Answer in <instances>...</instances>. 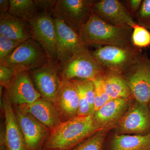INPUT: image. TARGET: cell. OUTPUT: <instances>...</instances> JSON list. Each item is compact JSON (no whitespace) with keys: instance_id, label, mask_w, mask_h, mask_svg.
I'll use <instances>...</instances> for the list:
<instances>
[{"instance_id":"cell-1","label":"cell","mask_w":150,"mask_h":150,"mask_svg":"<svg viewBox=\"0 0 150 150\" xmlns=\"http://www.w3.org/2000/svg\"><path fill=\"white\" fill-rule=\"evenodd\" d=\"M133 28L112 25L94 13L83 25L79 33L82 42L89 46H134L131 40Z\"/></svg>"},{"instance_id":"cell-2","label":"cell","mask_w":150,"mask_h":150,"mask_svg":"<svg viewBox=\"0 0 150 150\" xmlns=\"http://www.w3.org/2000/svg\"><path fill=\"white\" fill-rule=\"evenodd\" d=\"M102 129L95 122L93 115L76 116L51 131L44 147L70 150Z\"/></svg>"},{"instance_id":"cell-3","label":"cell","mask_w":150,"mask_h":150,"mask_svg":"<svg viewBox=\"0 0 150 150\" xmlns=\"http://www.w3.org/2000/svg\"><path fill=\"white\" fill-rule=\"evenodd\" d=\"M91 52L106 70L121 74L137 65L144 57L141 49L134 46H101Z\"/></svg>"},{"instance_id":"cell-4","label":"cell","mask_w":150,"mask_h":150,"mask_svg":"<svg viewBox=\"0 0 150 150\" xmlns=\"http://www.w3.org/2000/svg\"><path fill=\"white\" fill-rule=\"evenodd\" d=\"M45 51L32 38L22 42L7 57L0 61L16 73L29 71L43 66L50 60Z\"/></svg>"},{"instance_id":"cell-5","label":"cell","mask_w":150,"mask_h":150,"mask_svg":"<svg viewBox=\"0 0 150 150\" xmlns=\"http://www.w3.org/2000/svg\"><path fill=\"white\" fill-rule=\"evenodd\" d=\"M93 0H56L51 11L54 18L62 21L79 34L83 25L89 19Z\"/></svg>"},{"instance_id":"cell-6","label":"cell","mask_w":150,"mask_h":150,"mask_svg":"<svg viewBox=\"0 0 150 150\" xmlns=\"http://www.w3.org/2000/svg\"><path fill=\"white\" fill-rule=\"evenodd\" d=\"M107 70L86 48L73 56L60 69V76L68 80H93L104 76Z\"/></svg>"},{"instance_id":"cell-7","label":"cell","mask_w":150,"mask_h":150,"mask_svg":"<svg viewBox=\"0 0 150 150\" xmlns=\"http://www.w3.org/2000/svg\"><path fill=\"white\" fill-rule=\"evenodd\" d=\"M61 67L58 59L50 60L41 67L28 71L41 97L54 105L62 80L60 74Z\"/></svg>"},{"instance_id":"cell-8","label":"cell","mask_w":150,"mask_h":150,"mask_svg":"<svg viewBox=\"0 0 150 150\" xmlns=\"http://www.w3.org/2000/svg\"><path fill=\"white\" fill-rule=\"evenodd\" d=\"M118 134L144 135L150 134V110L147 105L136 101L116 123Z\"/></svg>"},{"instance_id":"cell-9","label":"cell","mask_w":150,"mask_h":150,"mask_svg":"<svg viewBox=\"0 0 150 150\" xmlns=\"http://www.w3.org/2000/svg\"><path fill=\"white\" fill-rule=\"evenodd\" d=\"M29 24L32 30V39L40 44L50 60L57 59L56 29L51 13L39 12Z\"/></svg>"},{"instance_id":"cell-10","label":"cell","mask_w":150,"mask_h":150,"mask_svg":"<svg viewBox=\"0 0 150 150\" xmlns=\"http://www.w3.org/2000/svg\"><path fill=\"white\" fill-rule=\"evenodd\" d=\"M27 150H40L44 147L51 131L31 114L18 106L14 108Z\"/></svg>"},{"instance_id":"cell-11","label":"cell","mask_w":150,"mask_h":150,"mask_svg":"<svg viewBox=\"0 0 150 150\" xmlns=\"http://www.w3.org/2000/svg\"><path fill=\"white\" fill-rule=\"evenodd\" d=\"M54 21L57 59L63 65L76 54L87 47L82 42L79 34L62 21L54 18Z\"/></svg>"},{"instance_id":"cell-12","label":"cell","mask_w":150,"mask_h":150,"mask_svg":"<svg viewBox=\"0 0 150 150\" xmlns=\"http://www.w3.org/2000/svg\"><path fill=\"white\" fill-rule=\"evenodd\" d=\"M126 73V72H125ZM125 77L136 101L146 105L150 101V62L144 57L126 72Z\"/></svg>"},{"instance_id":"cell-13","label":"cell","mask_w":150,"mask_h":150,"mask_svg":"<svg viewBox=\"0 0 150 150\" xmlns=\"http://www.w3.org/2000/svg\"><path fill=\"white\" fill-rule=\"evenodd\" d=\"M92 11L105 21L115 26L133 28L137 24L125 5L118 0L96 1Z\"/></svg>"},{"instance_id":"cell-14","label":"cell","mask_w":150,"mask_h":150,"mask_svg":"<svg viewBox=\"0 0 150 150\" xmlns=\"http://www.w3.org/2000/svg\"><path fill=\"white\" fill-rule=\"evenodd\" d=\"M5 89L14 106L30 104L41 98L28 71L16 73Z\"/></svg>"},{"instance_id":"cell-15","label":"cell","mask_w":150,"mask_h":150,"mask_svg":"<svg viewBox=\"0 0 150 150\" xmlns=\"http://www.w3.org/2000/svg\"><path fill=\"white\" fill-rule=\"evenodd\" d=\"M4 134L8 150H27L13 104L5 89L2 98Z\"/></svg>"},{"instance_id":"cell-16","label":"cell","mask_w":150,"mask_h":150,"mask_svg":"<svg viewBox=\"0 0 150 150\" xmlns=\"http://www.w3.org/2000/svg\"><path fill=\"white\" fill-rule=\"evenodd\" d=\"M61 77L54 105L64 122L78 116L79 101L77 90L73 81Z\"/></svg>"},{"instance_id":"cell-17","label":"cell","mask_w":150,"mask_h":150,"mask_svg":"<svg viewBox=\"0 0 150 150\" xmlns=\"http://www.w3.org/2000/svg\"><path fill=\"white\" fill-rule=\"evenodd\" d=\"M132 98L111 100L93 114L94 121L101 129L113 127L131 104Z\"/></svg>"},{"instance_id":"cell-18","label":"cell","mask_w":150,"mask_h":150,"mask_svg":"<svg viewBox=\"0 0 150 150\" xmlns=\"http://www.w3.org/2000/svg\"><path fill=\"white\" fill-rule=\"evenodd\" d=\"M18 106L31 114L51 131L63 122L55 105L42 97L30 104Z\"/></svg>"},{"instance_id":"cell-19","label":"cell","mask_w":150,"mask_h":150,"mask_svg":"<svg viewBox=\"0 0 150 150\" xmlns=\"http://www.w3.org/2000/svg\"><path fill=\"white\" fill-rule=\"evenodd\" d=\"M0 35L21 43L32 38L29 23L9 13L0 16Z\"/></svg>"},{"instance_id":"cell-20","label":"cell","mask_w":150,"mask_h":150,"mask_svg":"<svg viewBox=\"0 0 150 150\" xmlns=\"http://www.w3.org/2000/svg\"><path fill=\"white\" fill-rule=\"evenodd\" d=\"M102 82L105 91L111 99L133 97L127 81L121 73L107 70L102 77Z\"/></svg>"},{"instance_id":"cell-21","label":"cell","mask_w":150,"mask_h":150,"mask_svg":"<svg viewBox=\"0 0 150 150\" xmlns=\"http://www.w3.org/2000/svg\"><path fill=\"white\" fill-rule=\"evenodd\" d=\"M110 150H150V134H116L111 142Z\"/></svg>"},{"instance_id":"cell-22","label":"cell","mask_w":150,"mask_h":150,"mask_svg":"<svg viewBox=\"0 0 150 150\" xmlns=\"http://www.w3.org/2000/svg\"><path fill=\"white\" fill-rule=\"evenodd\" d=\"M10 1L9 13L28 23L39 13L33 0H10Z\"/></svg>"},{"instance_id":"cell-23","label":"cell","mask_w":150,"mask_h":150,"mask_svg":"<svg viewBox=\"0 0 150 150\" xmlns=\"http://www.w3.org/2000/svg\"><path fill=\"white\" fill-rule=\"evenodd\" d=\"M113 127L101 129L70 150H102L108 132Z\"/></svg>"},{"instance_id":"cell-24","label":"cell","mask_w":150,"mask_h":150,"mask_svg":"<svg viewBox=\"0 0 150 150\" xmlns=\"http://www.w3.org/2000/svg\"><path fill=\"white\" fill-rule=\"evenodd\" d=\"M132 43L137 48H146L150 46V32L145 27L137 24L133 28Z\"/></svg>"},{"instance_id":"cell-25","label":"cell","mask_w":150,"mask_h":150,"mask_svg":"<svg viewBox=\"0 0 150 150\" xmlns=\"http://www.w3.org/2000/svg\"><path fill=\"white\" fill-rule=\"evenodd\" d=\"M75 84L79 97V109L78 116H85L92 115L93 112L86 96L83 86L80 79L71 80Z\"/></svg>"},{"instance_id":"cell-26","label":"cell","mask_w":150,"mask_h":150,"mask_svg":"<svg viewBox=\"0 0 150 150\" xmlns=\"http://www.w3.org/2000/svg\"><path fill=\"white\" fill-rule=\"evenodd\" d=\"M102 77L92 80L94 85V112L112 100L105 90L103 83Z\"/></svg>"},{"instance_id":"cell-27","label":"cell","mask_w":150,"mask_h":150,"mask_svg":"<svg viewBox=\"0 0 150 150\" xmlns=\"http://www.w3.org/2000/svg\"><path fill=\"white\" fill-rule=\"evenodd\" d=\"M137 24L150 30V0H144L135 16Z\"/></svg>"},{"instance_id":"cell-28","label":"cell","mask_w":150,"mask_h":150,"mask_svg":"<svg viewBox=\"0 0 150 150\" xmlns=\"http://www.w3.org/2000/svg\"><path fill=\"white\" fill-rule=\"evenodd\" d=\"M21 43L0 35V61L7 57Z\"/></svg>"},{"instance_id":"cell-29","label":"cell","mask_w":150,"mask_h":150,"mask_svg":"<svg viewBox=\"0 0 150 150\" xmlns=\"http://www.w3.org/2000/svg\"><path fill=\"white\" fill-rule=\"evenodd\" d=\"M16 72L14 70L5 65L0 64V83L5 88L14 77Z\"/></svg>"},{"instance_id":"cell-30","label":"cell","mask_w":150,"mask_h":150,"mask_svg":"<svg viewBox=\"0 0 150 150\" xmlns=\"http://www.w3.org/2000/svg\"><path fill=\"white\" fill-rule=\"evenodd\" d=\"M86 96L91 109L94 112L95 89L93 81L91 80H81Z\"/></svg>"},{"instance_id":"cell-31","label":"cell","mask_w":150,"mask_h":150,"mask_svg":"<svg viewBox=\"0 0 150 150\" xmlns=\"http://www.w3.org/2000/svg\"><path fill=\"white\" fill-rule=\"evenodd\" d=\"M126 8L131 16L135 17L137 13L139 10L143 1L142 0H128L125 1Z\"/></svg>"},{"instance_id":"cell-32","label":"cell","mask_w":150,"mask_h":150,"mask_svg":"<svg viewBox=\"0 0 150 150\" xmlns=\"http://www.w3.org/2000/svg\"><path fill=\"white\" fill-rule=\"evenodd\" d=\"M34 2L39 12L48 11L51 13V11L56 2V0H35Z\"/></svg>"},{"instance_id":"cell-33","label":"cell","mask_w":150,"mask_h":150,"mask_svg":"<svg viewBox=\"0 0 150 150\" xmlns=\"http://www.w3.org/2000/svg\"><path fill=\"white\" fill-rule=\"evenodd\" d=\"M10 1L9 0L0 1V16L8 13L9 10Z\"/></svg>"},{"instance_id":"cell-34","label":"cell","mask_w":150,"mask_h":150,"mask_svg":"<svg viewBox=\"0 0 150 150\" xmlns=\"http://www.w3.org/2000/svg\"><path fill=\"white\" fill-rule=\"evenodd\" d=\"M40 150H59L57 149H48V148H46L45 147H43L42 149Z\"/></svg>"},{"instance_id":"cell-35","label":"cell","mask_w":150,"mask_h":150,"mask_svg":"<svg viewBox=\"0 0 150 150\" xmlns=\"http://www.w3.org/2000/svg\"><path fill=\"white\" fill-rule=\"evenodd\" d=\"M148 106H149V108L150 110V102H149V104H148Z\"/></svg>"}]
</instances>
